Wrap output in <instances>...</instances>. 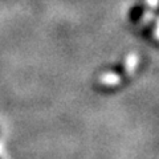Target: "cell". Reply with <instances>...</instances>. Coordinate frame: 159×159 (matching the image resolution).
Instances as JSON below:
<instances>
[{
	"mask_svg": "<svg viewBox=\"0 0 159 159\" xmlns=\"http://www.w3.org/2000/svg\"><path fill=\"white\" fill-rule=\"evenodd\" d=\"M138 61H139V58L135 56V54H130V56L127 57V60H126L125 70H126L127 73L134 72V69H135V68H137V65H138Z\"/></svg>",
	"mask_w": 159,
	"mask_h": 159,
	"instance_id": "2",
	"label": "cell"
},
{
	"mask_svg": "<svg viewBox=\"0 0 159 159\" xmlns=\"http://www.w3.org/2000/svg\"><path fill=\"white\" fill-rule=\"evenodd\" d=\"M119 81H121V77L116 73H106L101 77V82L105 85H116Z\"/></svg>",
	"mask_w": 159,
	"mask_h": 159,
	"instance_id": "1",
	"label": "cell"
},
{
	"mask_svg": "<svg viewBox=\"0 0 159 159\" xmlns=\"http://www.w3.org/2000/svg\"><path fill=\"white\" fill-rule=\"evenodd\" d=\"M147 3H150V6H151L152 8L157 7V0H147Z\"/></svg>",
	"mask_w": 159,
	"mask_h": 159,
	"instance_id": "3",
	"label": "cell"
}]
</instances>
